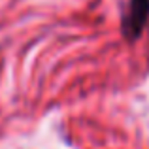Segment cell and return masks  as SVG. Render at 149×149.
<instances>
[{"label": "cell", "instance_id": "1", "mask_svg": "<svg viewBox=\"0 0 149 149\" xmlns=\"http://www.w3.org/2000/svg\"><path fill=\"white\" fill-rule=\"evenodd\" d=\"M147 13H149V0H128V10L123 25L128 38H134L142 32Z\"/></svg>", "mask_w": 149, "mask_h": 149}]
</instances>
